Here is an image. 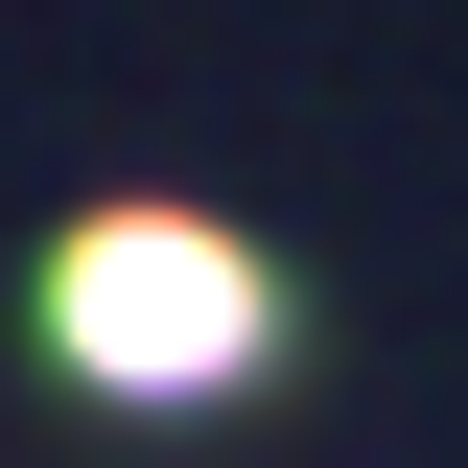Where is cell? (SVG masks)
<instances>
[{"mask_svg":"<svg viewBox=\"0 0 468 468\" xmlns=\"http://www.w3.org/2000/svg\"><path fill=\"white\" fill-rule=\"evenodd\" d=\"M70 375H117V399H211V375H258V258H234L211 211H94L48 282Z\"/></svg>","mask_w":468,"mask_h":468,"instance_id":"obj_1","label":"cell"}]
</instances>
